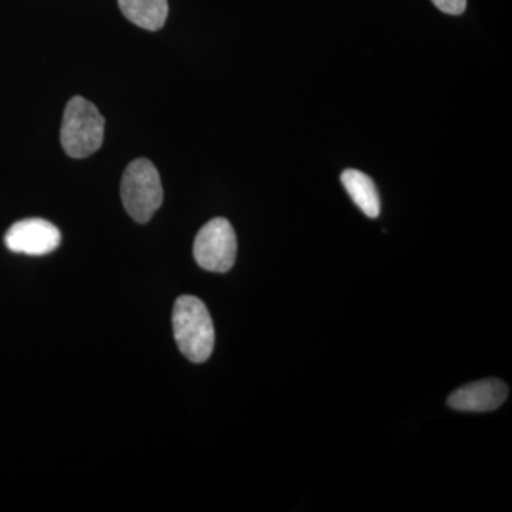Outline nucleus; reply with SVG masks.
I'll return each instance as SVG.
<instances>
[{
    "label": "nucleus",
    "instance_id": "3",
    "mask_svg": "<svg viewBox=\"0 0 512 512\" xmlns=\"http://www.w3.org/2000/svg\"><path fill=\"white\" fill-rule=\"evenodd\" d=\"M121 200L134 221L146 224L163 205L164 190L156 165L146 158L131 161L121 180Z\"/></svg>",
    "mask_w": 512,
    "mask_h": 512
},
{
    "label": "nucleus",
    "instance_id": "4",
    "mask_svg": "<svg viewBox=\"0 0 512 512\" xmlns=\"http://www.w3.org/2000/svg\"><path fill=\"white\" fill-rule=\"evenodd\" d=\"M194 258L205 271L224 274L237 259V235L225 218L204 225L194 241Z\"/></svg>",
    "mask_w": 512,
    "mask_h": 512
},
{
    "label": "nucleus",
    "instance_id": "7",
    "mask_svg": "<svg viewBox=\"0 0 512 512\" xmlns=\"http://www.w3.org/2000/svg\"><path fill=\"white\" fill-rule=\"evenodd\" d=\"M340 180H342L343 187L348 191L350 198H352L363 214L369 218L379 217V192H377L376 185L369 175L349 168V170L343 171Z\"/></svg>",
    "mask_w": 512,
    "mask_h": 512
},
{
    "label": "nucleus",
    "instance_id": "8",
    "mask_svg": "<svg viewBox=\"0 0 512 512\" xmlns=\"http://www.w3.org/2000/svg\"><path fill=\"white\" fill-rule=\"evenodd\" d=\"M123 15L138 28L156 32L165 25L168 0H119Z\"/></svg>",
    "mask_w": 512,
    "mask_h": 512
},
{
    "label": "nucleus",
    "instance_id": "6",
    "mask_svg": "<svg viewBox=\"0 0 512 512\" xmlns=\"http://www.w3.org/2000/svg\"><path fill=\"white\" fill-rule=\"evenodd\" d=\"M508 386L503 380L485 379L468 383L451 393L447 403L458 412H493L507 400Z\"/></svg>",
    "mask_w": 512,
    "mask_h": 512
},
{
    "label": "nucleus",
    "instance_id": "5",
    "mask_svg": "<svg viewBox=\"0 0 512 512\" xmlns=\"http://www.w3.org/2000/svg\"><path fill=\"white\" fill-rule=\"evenodd\" d=\"M62 234L52 222L29 218L16 222L5 235L6 247L16 254L42 256L59 248Z\"/></svg>",
    "mask_w": 512,
    "mask_h": 512
},
{
    "label": "nucleus",
    "instance_id": "9",
    "mask_svg": "<svg viewBox=\"0 0 512 512\" xmlns=\"http://www.w3.org/2000/svg\"><path fill=\"white\" fill-rule=\"evenodd\" d=\"M437 9L447 15H463L466 12L467 0H431Z\"/></svg>",
    "mask_w": 512,
    "mask_h": 512
},
{
    "label": "nucleus",
    "instance_id": "1",
    "mask_svg": "<svg viewBox=\"0 0 512 512\" xmlns=\"http://www.w3.org/2000/svg\"><path fill=\"white\" fill-rule=\"evenodd\" d=\"M175 342L192 363H204L214 352L215 330L210 312L201 299L180 296L173 311Z\"/></svg>",
    "mask_w": 512,
    "mask_h": 512
},
{
    "label": "nucleus",
    "instance_id": "2",
    "mask_svg": "<svg viewBox=\"0 0 512 512\" xmlns=\"http://www.w3.org/2000/svg\"><path fill=\"white\" fill-rule=\"evenodd\" d=\"M106 121L99 109L83 97L76 96L64 110L60 141L67 156L86 158L101 147Z\"/></svg>",
    "mask_w": 512,
    "mask_h": 512
}]
</instances>
